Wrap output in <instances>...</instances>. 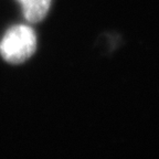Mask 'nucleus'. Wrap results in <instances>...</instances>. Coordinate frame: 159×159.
<instances>
[{"label":"nucleus","mask_w":159,"mask_h":159,"mask_svg":"<svg viewBox=\"0 0 159 159\" xmlns=\"http://www.w3.org/2000/svg\"><path fill=\"white\" fill-rule=\"evenodd\" d=\"M38 37L29 25L18 23L7 29L0 40V57L10 64L27 62L37 51Z\"/></svg>","instance_id":"1"},{"label":"nucleus","mask_w":159,"mask_h":159,"mask_svg":"<svg viewBox=\"0 0 159 159\" xmlns=\"http://www.w3.org/2000/svg\"><path fill=\"white\" fill-rule=\"evenodd\" d=\"M21 12L29 23H39L45 19L52 0H17Z\"/></svg>","instance_id":"2"}]
</instances>
